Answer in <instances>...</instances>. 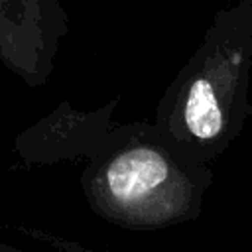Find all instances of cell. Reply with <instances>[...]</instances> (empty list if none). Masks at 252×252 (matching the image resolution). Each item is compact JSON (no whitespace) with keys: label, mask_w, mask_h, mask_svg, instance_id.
I'll return each instance as SVG.
<instances>
[{"label":"cell","mask_w":252,"mask_h":252,"mask_svg":"<svg viewBox=\"0 0 252 252\" xmlns=\"http://www.w3.org/2000/svg\"><path fill=\"white\" fill-rule=\"evenodd\" d=\"M213 179V163L187 154L152 122H124L87 161L79 185L96 217L148 232L199 219Z\"/></svg>","instance_id":"cell-1"},{"label":"cell","mask_w":252,"mask_h":252,"mask_svg":"<svg viewBox=\"0 0 252 252\" xmlns=\"http://www.w3.org/2000/svg\"><path fill=\"white\" fill-rule=\"evenodd\" d=\"M252 0L220 8L163 91L152 124L193 158L215 163L252 114Z\"/></svg>","instance_id":"cell-2"},{"label":"cell","mask_w":252,"mask_h":252,"mask_svg":"<svg viewBox=\"0 0 252 252\" xmlns=\"http://www.w3.org/2000/svg\"><path fill=\"white\" fill-rule=\"evenodd\" d=\"M69 32L61 0H0V63L28 87L49 81Z\"/></svg>","instance_id":"cell-3"},{"label":"cell","mask_w":252,"mask_h":252,"mask_svg":"<svg viewBox=\"0 0 252 252\" xmlns=\"http://www.w3.org/2000/svg\"><path fill=\"white\" fill-rule=\"evenodd\" d=\"M118 104L120 98L114 96L98 108L79 110L69 100H61L49 114L14 138V152L26 165L89 161L118 132L120 124L112 118Z\"/></svg>","instance_id":"cell-4"},{"label":"cell","mask_w":252,"mask_h":252,"mask_svg":"<svg viewBox=\"0 0 252 252\" xmlns=\"http://www.w3.org/2000/svg\"><path fill=\"white\" fill-rule=\"evenodd\" d=\"M10 228L16 230V232L30 234V238H33V240H41V242H45L47 246L57 248L59 252H94V250H87V248L79 246L77 242H71V240L61 238V236L49 234V232H45V230H41V228H32V226H28V224H10Z\"/></svg>","instance_id":"cell-5"},{"label":"cell","mask_w":252,"mask_h":252,"mask_svg":"<svg viewBox=\"0 0 252 252\" xmlns=\"http://www.w3.org/2000/svg\"><path fill=\"white\" fill-rule=\"evenodd\" d=\"M0 252H30V250H22L14 244H8V242H0Z\"/></svg>","instance_id":"cell-6"}]
</instances>
